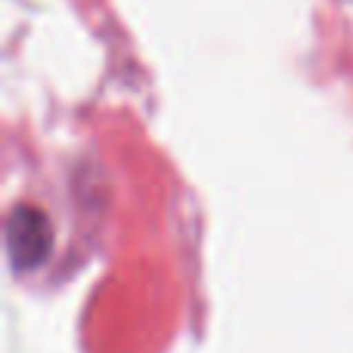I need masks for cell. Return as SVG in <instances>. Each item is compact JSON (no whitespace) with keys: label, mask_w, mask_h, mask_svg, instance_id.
Segmentation results:
<instances>
[{"label":"cell","mask_w":353,"mask_h":353,"mask_svg":"<svg viewBox=\"0 0 353 353\" xmlns=\"http://www.w3.org/2000/svg\"><path fill=\"white\" fill-rule=\"evenodd\" d=\"M47 251V220L31 208H19L10 217V254L19 270L34 267Z\"/></svg>","instance_id":"obj_1"}]
</instances>
